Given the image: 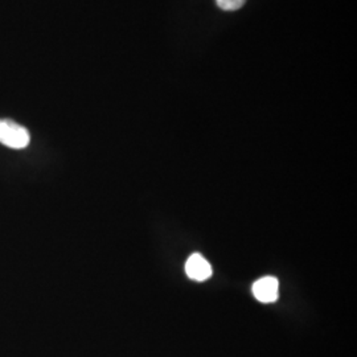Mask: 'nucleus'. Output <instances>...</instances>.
<instances>
[{
    "instance_id": "20e7f679",
    "label": "nucleus",
    "mask_w": 357,
    "mask_h": 357,
    "mask_svg": "<svg viewBox=\"0 0 357 357\" xmlns=\"http://www.w3.org/2000/svg\"><path fill=\"white\" fill-rule=\"evenodd\" d=\"M216 3L224 11H237L246 3V0H216Z\"/></svg>"
},
{
    "instance_id": "7ed1b4c3",
    "label": "nucleus",
    "mask_w": 357,
    "mask_h": 357,
    "mask_svg": "<svg viewBox=\"0 0 357 357\" xmlns=\"http://www.w3.org/2000/svg\"><path fill=\"white\" fill-rule=\"evenodd\" d=\"M185 273L193 281L204 282L212 277V266L202 255H192L185 264Z\"/></svg>"
},
{
    "instance_id": "f257e3e1",
    "label": "nucleus",
    "mask_w": 357,
    "mask_h": 357,
    "mask_svg": "<svg viewBox=\"0 0 357 357\" xmlns=\"http://www.w3.org/2000/svg\"><path fill=\"white\" fill-rule=\"evenodd\" d=\"M31 142V135L24 126L10 119H0V143L13 149L23 150Z\"/></svg>"
},
{
    "instance_id": "f03ea898",
    "label": "nucleus",
    "mask_w": 357,
    "mask_h": 357,
    "mask_svg": "<svg viewBox=\"0 0 357 357\" xmlns=\"http://www.w3.org/2000/svg\"><path fill=\"white\" fill-rule=\"evenodd\" d=\"M280 282L274 277H264L253 284V294L262 303H273L278 299Z\"/></svg>"
}]
</instances>
